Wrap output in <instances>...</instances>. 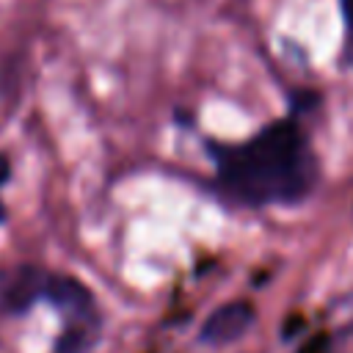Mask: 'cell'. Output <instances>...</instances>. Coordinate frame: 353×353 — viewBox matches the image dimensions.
<instances>
[{
	"label": "cell",
	"mask_w": 353,
	"mask_h": 353,
	"mask_svg": "<svg viewBox=\"0 0 353 353\" xmlns=\"http://www.w3.org/2000/svg\"><path fill=\"white\" fill-rule=\"evenodd\" d=\"M210 154L221 190L248 207L295 204L320 176L314 149L295 116L270 121L243 143H210Z\"/></svg>",
	"instance_id": "6da1fadb"
},
{
	"label": "cell",
	"mask_w": 353,
	"mask_h": 353,
	"mask_svg": "<svg viewBox=\"0 0 353 353\" xmlns=\"http://www.w3.org/2000/svg\"><path fill=\"white\" fill-rule=\"evenodd\" d=\"M47 276L50 273L36 265H19L6 270L0 276V306L14 314L28 312L39 298H44Z\"/></svg>",
	"instance_id": "7a4b0ae2"
},
{
	"label": "cell",
	"mask_w": 353,
	"mask_h": 353,
	"mask_svg": "<svg viewBox=\"0 0 353 353\" xmlns=\"http://www.w3.org/2000/svg\"><path fill=\"white\" fill-rule=\"evenodd\" d=\"M254 306L245 303V301H232V303H223L218 306L201 325V342L207 345H229V342H237L254 323Z\"/></svg>",
	"instance_id": "3957f363"
},
{
	"label": "cell",
	"mask_w": 353,
	"mask_h": 353,
	"mask_svg": "<svg viewBox=\"0 0 353 353\" xmlns=\"http://www.w3.org/2000/svg\"><path fill=\"white\" fill-rule=\"evenodd\" d=\"M44 298L52 301L63 314H69L77 323H85L94 317V298L91 292L72 276H61V273H50L47 276V290Z\"/></svg>",
	"instance_id": "277c9868"
},
{
	"label": "cell",
	"mask_w": 353,
	"mask_h": 353,
	"mask_svg": "<svg viewBox=\"0 0 353 353\" xmlns=\"http://www.w3.org/2000/svg\"><path fill=\"white\" fill-rule=\"evenodd\" d=\"M342 25H345V55L353 61V0H339Z\"/></svg>",
	"instance_id": "5b68a950"
},
{
	"label": "cell",
	"mask_w": 353,
	"mask_h": 353,
	"mask_svg": "<svg viewBox=\"0 0 353 353\" xmlns=\"http://www.w3.org/2000/svg\"><path fill=\"white\" fill-rule=\"evenodd\" d=\"M8 174H11V165H8V160L0 154V188L8 182Z\"/></svg>",
	"instance_id": "8992f818"
}]
</instances>
